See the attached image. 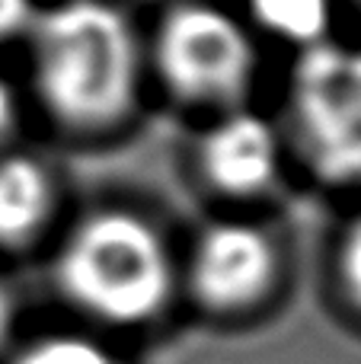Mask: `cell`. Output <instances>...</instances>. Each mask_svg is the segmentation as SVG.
Segmentation results:
<instances>
[{"mask_svg":"<svg viewBox=\"0 0 361 364\" xmlns=\"http://www.w3.org/2000/svg\"><path fill=\"white\" fill-rule=\"evenodd\" d=\"M195 288L215 307H240L266 291L272 246L247 224H215L195 250Z\"/></svg>","mask_w":361,"mask_h":364,"instance_id":"5b68a950","label":"cell"},{"mask_svg":"<svg viewBox=\"0 0 361 364\" xmlns=\"http://www.w3.org/2000/svg\"><path fill=\"white\" fill-rule=\"evenodd\" d=\"M160 70L189 100H234L253 74V45L230 13L192 4L163 23Z\"/></svg>","mask_w":361,"mask_h":364,"instance_id":"277c9868","label":"cell"},{"mask_svg":"<svg viewBox=\"0 0 361 364\" xmlns=\"http://www.w3.org/2000/svg\"><path fill=\"white\" fill-rule=\"evenodd\" d=\"M343 282L349 297L361 307V218L352 224L343 246Z\"/></svg>","mask_w":361,"mask_h":364,"instance_id":"30bf717a","label":"cell"},{"mask_svg":"<svg viewBox=\"0 0 361 364\" xmlns=\"http://www.w3.org/2000/svg\"><path fill=\"white\" fill-rule=\"evenodd\" d=\"M48 179L32 160L13 157L0 164V240H26L48 211Z\"/></svg>","mask_w":361,"mask_h":364,"instance_id":"52a82bcc","label":"cell"},{"mask_svg":"<svg viewBox=\"0 0 361 364\" xmlns=\"http://www.w3.org/2000/svg\"><path fill=\"white\" fill-rule=\"evenodd\" d=\"M205 170L221 188L256 192L275 173L279 141L266 119L256 112H234L205 141Z\"/></svg>","mask_w":361,"mask_h":364,"instance_id":"8992f818","label":"cell"},{"mask_svg":"<svg viewBox=\"0 0 361 364\" xmlns=\"http://www.w3.org/2000/svg\"><path fill=\"white\" fill-rule=\"evenodd\" d=\"M291 112L313 170L333 182H361V45L323 38L304 48Z\"/></svg>","mask_w":361,"mask_h":364,"instance_id":"3957f363","label":"cell"},{"mask_svg":"<svg viewBox=\"0 0 361 364\" xmlns=\"http://www.w3.org/2000/svg\"><path fill=\"white\" fill-rule=\"evenodd\" d=\"M36 74L48 106L77 125H102L131 106L138 42L115 6L68 0L36 26Z\"/></svg>","mask_w":361,"mask_h":364,"instance_id":"6da1fadb","label":"cell"},{"mask_svg":"<svg viewBox=\"0 0 361 364\" xmlns=\"http://www.w3.org/2000/svg\"><path fill=\"white\" fill-rule=\"evenodd\" d=\"M10 122H13V96L6 90V83L0 80V134H6Z\"/></svg>","mask_w":361,"mask_h":364,"instance_id":"7c38bea8","label":"cell"},{"mask_svg":"<svg viewBox=\"0 0 361 364\" xmlns=\"http://www.w3.org/2000/svg\"><path fill=\"white\" fill-rule=\"evenodd\" d=\"M249 6L269 32L301 48L330 38L333 0H249Z\"/></svg>","mask_w":361,"mask_h":364,"instance_id":"ba28073f","label":"cell"},{"mask_svg":"<svg viewBox=\"0 0 361 364\" xmlns=\"http://www.w3.org/2000/svg\"><path fill=\"white\" fill-rule=\"evenodd\" d=\"M16 364H115L102 346L80 336H55L26 348Z\"/></svg>","mask_w":361,"mask_h":364,"instance_id":"9c48e42d","label":"cell"},{"mask_svg":"<svg viewBox=\"0 0 361 364\" xmlns=\"http://www.w3.org/2000/svg\"><path fill=\"white\" fill-rule=\"evenodd\" d=\"M10 320H13V304H10V294H6V288L0 284V346H4L6 333H10Z\"/></svg>","mask_w":361,"mask_h":364,"instance_id":"4fadbf2b","label":"cell"},{"mask_svg":"<svg viewBox=\"0 0 361 364\" xmlns=\"http://www.w3.org/2000/svg\"><path fill=\"white\" fill-rule=\"evenodd\" d=\"M32 23H36L32 0H0V38L26 32Z\"/></svg>","mask_w":361,"mask_h":364,"instance_id":"8fae6325","label":"cell"},{"mask_svg":"<svg viewBox=\"0 0 361 364\" xmlns=\"http://www.w3.org/2000/svg\"><path fill=\"white\" fill-rule=\"evenodd\" d=\"M61 284L83 310L112 323H141L170 291L163 243L131 214H99L70 237Z\"/></svg>","mask_w":361,"mask_h":364,"instance_id":"7a4b0ae2","label":"cell"}]
</instances>
